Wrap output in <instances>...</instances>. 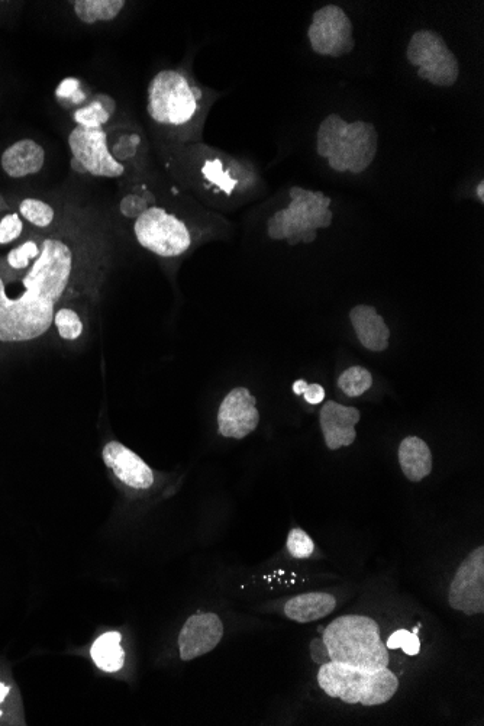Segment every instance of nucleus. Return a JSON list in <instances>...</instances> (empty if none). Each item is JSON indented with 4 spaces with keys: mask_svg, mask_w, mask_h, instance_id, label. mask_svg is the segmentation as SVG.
<instances>
[{
    "mask_svg": "<svg viewBox=\"0 0 484 726\" xmlns=\"http://www.w3.org/2000/svg\"><path fill=\"white\" fill-rule=\"evenodd\" d=\"M67 143L72 153V167L77 173L99 179H122L127 176L128 167L119 163L109 151L106 129H87L74 125Z\"/></svg>",
    "mask_w": 484,
    "mask_h": 726,
    "instance_id": "6",
    "label": "nucleus"
},
{
    "mask_svg": "<svg viewBox=\"0 0 484 726\" xmlns=\"http://www.w3.org/2000/svg\"><path fill=\"white\" fill-rule=\"evenodd\" d=\"M367 128V122L363 121H357L353 122V124H348L347 129H345V138L344 140L350 141V143H353V141L358 140V138L363 137L364 132H366Z\"/></svg>",
    "mask_w": 484,
    "mask_h": 726,
    "instance_id": "32",
    "label": "nucleus"
},
{
    "mask_svg": "<svg viewBox=\"0 0 484 726\" xmlns=\"http://www.w3.org/2000/svg\"><path fill=\"white\" fill-rule=\"evenodd\" d=\"M476 195L477 198H479L480 202H484V182H480L479 186H477L476 189Z\"/></svg>",
    "mask_w": 484,
    "mask_h": 726,
    "instance_id": "41",
    "label": "nucleus"
},
{
    "mask_svg": "<svg viewBox=\"0 0 484 726\" xmlns=\"http://www.w3.org/2000/svg\"><path fill=\"white\" fill-rule=\"evenodd\" d=\"M82 235H44L27 269L0 260V344L37 341L53 328L58 306L95 280V254Z\"/></svg>",
    "mask_w": 484,
    "mask_h": 726,
    "instance_id": "1",
    "label": "nucleus"
},
{
    "mask_svg": "<svg viewBox=\"0 0 484 726\" xmlns=\"http://www.w3.org/2000/svg\"><path fill=\"white\" fill-rule=\"evenodd\" d=\"M102 460L115 479L129 490L145 492L156 483L154 470L122 442H106L102 450Z\"/></svg>",
    "mask_w": 484,
    "mask_h": 726,
    "instance_id": "9",
    "label": "nucleus"
},
{
    "mask_svg": "<svg viewBox=\"0 0 484 726\" xmlns=\"http://www.w3.org/2000/svg\"><path fill=\"white\" fill-rule=\"evenodd\" d=\"M308 37L309 40H311L312 48H314L316 54H321V56H329L331 50H329L327 43H325L324 37H322L321 27H318V25H311V28H309L308 31Z\"/></svg>",
    "mask_w": 484,
    "mask_h": 726,
    "instance_id": "29",
    "label": "nucleus"
},
{
    "mask_svg": "<svg viewBox=\"0 0 484 726\" xmlns=\"http://www.w3.org/2000/svg\"><path fill=\"white\" fill-rule=\"evenodd\" d=\"M267 235L274 241L285 240L282 224H279L273 216L267 221Z\"/></svg>",
    "mask_w": 484,
    "mask_h": 726,
    "instance_id": "33",
    "label": "nucleus"
},
{
    "mask_svg": "<svg viewBox=\"0 0 484 726\" xmlns=\"http://www.w3.org/2000/svg\"><path fill=\"white\" fill-rule=\"evenodd\" d=\"M337 608V599L329 593H303L287 600L285 615L290 621L298 624H309L318 619L327 618Z\"/></svg>",
    "mask_w": 484,
    "mask_h": 726,
    "instance_id": "14",
    "label": "nucleus"
},
{
    "mask_svg": "<svg viewBox=\"0 0 484 726\" xmlns=\"http://www.w3.org/2000/svg\"><path fill=\"white\" fill-rule=\"evenodd\" d=\"M399 464L406 479L422 482L432 471V453L429 445L419 437H406L400 442Z\"/></svg>",
    "mask_w": 484,
    "mask_h": 726,
    "instance_id": "15",
    "label": "nucleus"
},
{
    "mask_svg": "<svg viewBox=\"0 0 484 726\" xmlns=\"http://www.w3.org/2000/svg\"><path fill=\"white\" fill-rule=\"evenodd\" d=\"M371 386H373V376L366 367H350L338 379V387L348 398H360Z\"/></svg>",
    "mask_w": 484,
    "mask_h": 726,
    "instance_id": "23",
    "label": "nucleus"
},
{
    "mask_svg": "<svg viewBox=\"0 0 484 726\" xmlns=\"http://www.w3.org/2000/svg\"><path fill=\"white\" fill-rule=\"evenodd\" d=\"M74 16L87 27L112 22L122 14L128 3L125 0H74L70 3Z\"/></svg>",
    "mask_w": 484,
    "mask_h": 726,
    "instance_id": "16",
    "label": "nucleus"
},
{
    "mask_svg": "<svg viewBox=\"0 0 484 726\" xmlns=\"http://www.w3.org/2000/svg\"><path fill=\"white\" fill-rule=\"evenodd\" d=\"M25 221L18 212H11L0 218V247L14 244L24 234Z\"/></svg>",
    "mask_w": 484,
    "mask_h": 726,
    "instance_id": "27",
    "label": "nucleus"
},
{
    "mask_svg": "<svg viewBox=\"0 0 484 726\" xmlns=\"http://www.w3.org/2000/svg\"><path fill=\"white\" fill-rule=\"evenodd\" d=\"M141 144H143V140L138 132L122 131L118 134L108 132L109 151L119 163L125 164L127 167L137 160Z\"/></svg>",
    "mask_w": 484,
    "mask_h": 726,
    "instance_id": "20",
    "label": "nucleus"
},
{
    "mask_svg": "<svg viewBox=\"0 0 484 726\" xmlns=\"http://www.w3.org/2000/svg\"><path fill=\"white\" fill-rule=\"evenodd\" d=\"M121 642L122 635L116 631L105 632L93 642L90 655L98 669L105 673H116L124 667L125 651Z\"/></svg>",
    "mask_w": 484,
    "mask_h": 726,
    "instance_id": "18",
    "label": "nucleus"
},
{
    "mask_svg": "<svg viewBox=\"0 0 484 726\" xmlns=\"http://www.w3.org/2000/svg\"><path fill=\"white\" fill-rule=\"evenodd\" d=\"M328 24V12H327V6L325 8L319 9L318 12L314 15V22H312V25H318V27H322V25Z\"/></svg>",
    "mask_w": 484,
    "mask_h": 726,
    "instance_id": "35",
    "label": "nucleus"
},
{
    "mask_svg": "<svg viewBox=\"0 0 484 726\" xmlns=\"http://www.w3.org/2000/svg\"><path fill=\"white\" fill-rule=\"evenodd\" d=\"M260 422L257 398L247 387H235L222 400L218 411V431L224 438L244 440Z\"/></svg>",
    "mask_w": 484,
    "mask_h": 726,
    "instance_id": "8",
    "label": "nucleus"
},
{
    "mask_svg": "<svg viewBox=\"0 0 484 726\" xmlns=\"http://www.w3.org/2000/svg\"><path fill=\"white\" fill-rule=\"evenodd\" d=\"M361 413L353 406L328 400L321 409V429L325 444L331 451L341 447H350L356 441V425L360 422Z\"/></svg>",
    "mask_w": 484,
    "mask_h": 726,
    "instance_id": "11",
    "label": "nucleus"
},
{
    "mask_svg": "<svg viewBox=\"0 0 484 726\" xmlns=\"http://www.w3.org/2000/svg\"><path fill=\"white\" fill-rule=\"evenodd\" d=\"M116 112V102L112 96L96 95L95 98L87 100L85 105L73 112V122L77 127L106 129V125L112 121Z\"/></svg>",
    "mask_w": 484,
    "mask_h": 726,
    "instance_id": "17",
    "label": "nucleus"
},
{
    "mask_svg": "<svg viewBox=\"0 0 484 726\" xmlns=\"http://www.w3.org/2000/svg\"><path fill=\"white\" fill-rule=\"evenodd\" d=\"M319 687L329 698L348 705L379 706L392 700L399 689V679L387 667L377 670L358 669L345 664H322L318 671Z\"/></svg>",
    "mask_w": 484,
    "mask_h": 726,
    "instance_id": "3",
    "label": "nucleus"
},
{
    "mask_svg": "<svg viewBox=\"0 0 484 726\" xmlns=\"http://www.w3.org/2000/svg\"><path fill=\"white\" fill-rule=\"evenodd\" d=\"M306 193H308V190L302 189V187H292V189H290V199L305 200Z\"/></svg>",
    "mask_w": 484,
    "mask_h": 726,
    "instance_id": "38",
    "label": "nucleus"
},
{
    "mask_svg": "<svg viewBox=\"0 0 484 726\" xmlns=\"http://www.w3.org/2000/svg\"><path fill=\"white\" fill-rule=\"evenodd\" d=\"M322 640L334 663L367 670L389 666V650L380 637L379 624L369 616H340L325 628Z\"/></svg>",
    "mask_w": 484,
    "mask_h": 726,
    "instance_id": "2",
    "label": "nucleus"
},
{
    "mask_svg": "<svg viewBox=\"0 0 484 726\" xmlns=\"http://www.w3.org/2000/svg\"><path fill=\"white\" fill-rule=\"evenodd\" d=\"M202 173L208 182L224 190L227 195H231L232 190L237 186V179H234L229 171L224 170V166L219 160L206 161L205 166L202 167Z\"/></svg>",
    "mask_w": 484,
    "mask_h": 726,
    "instance_id": "25",
    "label": "nucleus"
},
{
    "mask_svg": "<svg viewBox=\"0 0 484 726\" xmlns=\"http://www.w3.org/2000/svg\"><path fill=\"white\" fill-rule=\"evenodd\" d=\"M58 100L66 103L67 106H72L74 111L80 106L85 105L87 100V93L85 87L82 86V82L74 77H67L63 82L58 85L56 90Z\"/></svg>",
    "mask_w": 484,
    "mask_h": 726,
    "instance_id": "24",
    "label": "nucleus"
},
{
    "mask_svg": "<svg viewBox=\"0 0 484 726\" xmlns=\"http://www.w3.org/2000/svg\"><path fill=\"white\" fill-rule=\"evenodd\" d=\"M45 157L47 154L43 145L25 138L9 145L3 151L0 156V166L11 179H24L43 170Z\"/></svg>",
    "mask_w": 484,
    "mask_h": 726,
    "instance_id": "12",
    "label": "nucleus"
},
{
    "mask_svg": "<svg viewBox=\"0 0 484 726\" xmlns=\"http://www.w3.org/2000/svg\"><path fill=\"white\" fill-rule=\"evenodd\" d=\"M224 637V624L216 613L199 612L190 616L179 634L180 658L192 661L209 654Z\"/></svg>",
    "mask_w": 484,
    "mask_h": 726,
    "instance_id": "10",
    "label": "nucleus"
},
{
    "mask_svg": "<svg viewBox=\"0 0 484 726\" xmlns=\"http://www.w3.org/2000/svg\"><path fill=\"white\" fill-rule=\"evenodd\" d=\"M157 198L151 190L145 187H135L132 192L124 193L118 202V214L125 221L134 222L151 206L156 205Z\"/></svg>",
    "mask_w": 484,
    "mask_h": 726,
    "instance_id": "21",
    "label": "nucleus"
},
{
    "mask_svg": "<svg viewBox=\"0 0 484 726\" xmlns=\"http://www.w3.org/2000/svg\"><path fill=\"white\" fill-rule=\"evenodd\" d=\"M132 234L144 250L161 258L185 256L193 244L186 222L157 205L132 222Z\"/></svg>",
    "mask_w": 484,
    "mask_h": 726,
    "instance_id": "5",
    "label": "nucleus"
},
{
    "mask_svg": "<svg viewBox=\"0 0 484 726\" xmlns=\"http://www.w3.org/2000/svg\"><path fill=\"white\" fill-rule=\"evenodd\" d=\"M202 96V90L193 86L185 74L163 70L148 85L147 114L160 127H185L198 114Z\"/></svg>",
    "mask_w": 484,
    "mask_h": 726,
    "instance_id": "4",
    "label": "nucleus"
},
{
    "mask_svg": "<svg viewBox=\"0 0 484 726\" xmlns=\"http://www.w3.org/2000/svg\"><path fill=\"white\" fill-rule=\"evenodd\" d=\"M329 167L332 170L338 171V173H344L348 171V158L344 154L337 153L334 156L328 158Z\"/></svg>",
    "mask_w": 484,
    "mask_h": 726,
    "instance_id": "34",
    "label": "nucleus"
},
{
    "mask_svg": "<svg viewBox=\"0 0 484 726\" xmlns=\"http://www.w3.org/2000/svg\"><path fill=\"white\" fill-rule=\"evenodd\" d=\"M53 327L63 341L74 342L85 334V322L82 315L70 305H61L54 314Z\"/></svg>",
    "mask_w": 484,
    "mask_h": 726,
    "instance_id": "22",
    "label": "nucleus"
},
{
    "mask_svg": "<svg viewBox=\"0 0 484 726\" xmlns=\"http://www.w3.org/2000/svg\"><path fill=\"white\" fill-rule=\"evenodd\" d=\"M287 244L289 245H298L300 242H302V237H300V232H296V234L290 235L289 238H287Z\"/></svg>",
    "mask_w": 484,
    "mask_h": 726,
    "instance_id": "40",
    "label": "nucleus"
},
{
    "mask_svg": "<svg viewBox=\"0 0 484 726\" xmlns=\"http://www.w3.org/2000/svg\"><path fill=\"white\" fill-rule=\"evenodd\" d=\"M350 321L358 341L366 350L383 353L389 348L390 329L374 306L358 305L351 309Z\"/></svg>",
    "mask_w": 484,
    "mask_h": 726,
    "instance_id": "13",
    "label": "nucleus"
},
{
    "mask_svg": "<svg viewBox=\"0 0 484 726\" xmlns=\"http://www.w3.org/2000/svg\"><path fill=\"white\" fill-rule=\"evenodd\" d=\"M303 398H305L309 405H319V403L325 400V389L321 385H318V383L308 385V389L303 393Z\"/></svg>",
    "mask_w": 484,
    "mask_h": 726,
    "instance_id": "31",
    "label": "nucleus"
},
{
    "mask_svg": "<svg viewBox=\"0 0 484 726\" xmlns=\"http://www.w3.org/2000/svg\"><path fill=\"white\" fill-rule=\"evenodd\" d=\"M18 214L27 224L38 229L53 227L57 218L54 206L37 198L22 199L18 205Z\"/></svg>",
    "mask_w": 484,
    "mask_h": 726,
    "instance_id": "19",
    "label": "nucleus"
},
{
    "mask_svg": "<svg viewBox=\"0 0 484 726\" xmlns=\"http://www.w3.org/2000/svg\"><path fill=\"white\" fill-rule=\"evenodd\" d=\"M311 653L312 660H314L316 664H319V666H322V664L329 663V661H331V657H329L328 648L327 645H325L324 640H319V638H316V640L312 641Z\"/></svg>",
    "mask_w": 484,
    "mask_h": 726,
    "instance_id": "30",
    "label": "nucleus"
},
{
    "mask_svg": "<svg viewBox=\"0 0 484 726\" xmlns=\"http://www.w3.org/2000/svg\"><path fill=\"white\" fill-rule=\"evenodd\" d=\"M448 602L454 611L466 615H482L484 612V548L471 551L458 567L450 586Z\"/></svg>",
    "mask_w": 484,
    "mask_h": 726,
    "instance_id": "7",
    "label": "nucleus"
},
{
    "mask_svg": "<svg viewBox=\"0 0 484 726\" xmlns=\"http://www.w3.org/2000/svg\"><path fill=\"white\" fill-rule=\"evenodd\" d=\"M332 218H334V214H332V212L327 209V211H325L324 218H322V224H324V228L331 227Z\"/></svg>",
    "mask_w": 484,
    "mask_h": 726,
    "instance_id": "39",
    "label": "nucleus"
},
{
    "mask_svg": "<svg viewBox=\"0 0 484 726\" xmlns=\"http://www.w3.org/2000/svg\"><path fill=\"white\" fill-rule=\"evenodd\" d=\"M387 650H398L402 648L408 655H418L421 651V641L416 634L406 629H399L395 634L390 635L386 642Z\"/></svg>",
    "mask_w": 484,
    "mask_h": 726,
    "instance_id": "28",
    "label": "nucleus"
},
{
    "mask_svg": "<svg viewBox=\"0 0 484 726\" xmlns=\"http://www.w3.org/2000/svg\"><path fill=\"white\" fill-rule=\"evenodd\" d=\"M300 237H302V242H305V244H312L316 240V237H318V234H316V229L309 228L306 231L300 232Z\"/></svg>",
    "mask_w": 484,
    "mask_h": 726,
    "instance_id": "36",
    "label": "nucleus"
},
{
    "mask_svg": "<svg viewBox=\"0 0 484 726\" xmlns=\"http://www.w3.org/2000/svg\"><path fill=\"white\" fill-rule=\"evenodd\" d=\"M309 383L306 382V380H296L295 383H293V393H295L296 396H303V393H305V390L308 389Z\"/></svg>",
    "mask_w": 484,
    "mask_h": 726,
    "instance_id": "37",
    "label": "nucleus"
},
{
    "mask_svg": "<svg viewBox=\"0 0 484 726\" xmlns=\"http://www.w3.org/2000/svg\"><path fill=\"white\" fill-rule=\"evenodd\" d=\"M286 548L296 560H306L314 554L315 544L302 528H293L287 535Z\"/></svg>",
    "mask_w": 484,
    "mask_h": 726,
    "instance_id": "26",
    "label": "nucleus"
}]
</instances>
